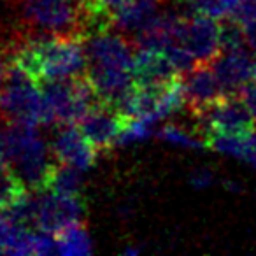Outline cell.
Masks as SVG:
<instances>
[{
  "label": "cell",
  "mask_w": 256,
  "mask_h": 256,
  "mask_svg": "<svg viewBox=\"0 0 256 256\" xmlns=\"http://www.w3.org/2000/svg\"><path fill=\"white\" fill-rule=\"evenodd\" d=\"M12 64L39 84L86 74V39L79 36L12 34Z\"/></svg>",
  "instance_id": "cell-1"
},
{
  "label": "cell",
  "mask_w": 256,
  "mask_h": 256,
  "mask_svg": "<svg viewBox=\"0 0 256 256\" xmlns=\"http://www.w3.org/2000/svg\"><path fill=\"white\" fill-rule=\"evenodd\" d=\"M86 78L90 79L100 102L118 107L136 82L134 40L118 30L114 32V28L102 30L86 39Z\"/></svg>",
  "instance_id": "cell-2"
},
{
  "label": "cell",
  "mask_w": 256,
  "mask_h": 256,
  "mask_svg": "<svg viewBox=\"0 0 256 256\" xmlns=\"http://www.w3.org/2000/svg\"><path fill=\"white\" fill-rule=\"evenodd\" d=\"M0 154L25 181L30 192L36 195L46 192L56 162H53L54 156L51 146H48L37 126L2 121Z\"/></svg>",
  "instance_id": "cell-3"
},
{
  "label": "cell",
  "mask_w": 256,
  "mask_h": 256,
  "mask_svg": "<svg viewBox=\"0 0 256 256\" xmlns=\"http://www.w3.org/2000/svg\"><path fill=\"white\" fill-rule=\"evenodd\" d=\"M18 11L20 32L82 36L81 0H9Z\"/></svg>",
  "instance_id": "cell-4"
},
{
  "label": "cell",
  "mask_w": 256,
  "mask_h": 256,
  "mask_svg": "<svg viewBox=\"0 0 256 256\" xmlns=\"http://www.w3.org/2000/svg\"><path fill=\"white\" fill-rule=\"evenodd\" d=\"M0 120L25 124H51L42 86L12 64L0 93Z\"/></svg>",
  "instance_id": "cell-5"
},
{
  "label": "cell",
  "mask_w": 256,
  "mask_h": 256,
  "mask_svg": "<svg viewBox=\"0 0 256 256\" xmlns=\"http://www.w3.org/2000/svg\"><path fill=\"white\" fill-rule=\"evenodd\" d=\"M202 136H246L256 130V118L238 93H224L198 116Z\"/></svg>",
  "instance_id": "cell-6"
},
{
  "label": "cell",
  "mask_w": 256,
  "mask_h": 256,
  "mask_svg": "<svg viewBox=\"0 0 256 256\" xmlns=\"http://www.w3.org/2000/svg\"><path fill=\"white\" fill-rule=\"evenodd\" d=\"M84 214L86 206L81 195H65L54 192L37 193V230L54 235L70 224L82 223Z\"/></svg>",
  "instance_id": "cell-7"
},
{
  "label": "cell",
  "mask_w": 256,
  "mask_h": 256,
  "mask_svg": "<svg viewBox=\"0 0 256 256\" xmlns=\"http://www.w3.org/2000/svg\"><path fill=\"white\" fill-rule=\"evenodd\" d=\"M130 118L132 116L124 114L116 106L98 102L82 116L78 126L98 153H106L112 148H118V139L123 134Z\"/></svg>",
  "instance_id": "cell-8"
},
{
  "label": "cell",
  "mask_w": 256,
  "mask_h": 256,
  "mask_svg": "<svg viewBox=\"0 0 256 256\" xmlns=\"http://www.w3.org/2000/svg\"><path fill=\"white\" fill-rule=\"evenodd\" d=\"M179 44H182L198 64H210L221 53L220 20L204 14H184L179 30Z\"/></svg>",
  "instance_id": "cell-9"
},
{
  "label": "cell",
  "mask_w": 256,
  "mask_h": 256,
  "mask_svg": "<svg viewBox=\"0 0 256 256\" xmlns=\"http://www.w3.org/2000/svg\"><path fill=\"white\" fill-rule=\"evenodd\" d=\"M50 146L54 160L82 172L90 170L100 154L78 124H60Z\"/></svg>",
  "instance_id": "cell-10"
},
{
  "label": "cell",
  "mask_w": 256,
  "mask_h": 256,
  "mask_svg": "<svg viewBox=\"0 0 256 256\" xmlns=\"http://www.w3.org/2000/svg\"><path fill=\"white\" fill-rule=\"evenodd\" d=\"M210 64L224 93H240L244 86L256 79V53L246 48L221 51Z\"/></svg>",
  "instance_id": "cell-11"
},
{
  "label": "cell",
  "mask_w": 256,
  "mask_h": 256,
  "mask_svg": "<svg viewBox=\"0 0 256 256\" xmlns=\"http://www.w3.org/2000/svg\"><path fill=\"white\" fill-rule=\"evenodd\" d=\"M224 95V90L218 79L212 64H198L193 70L186 74L184 96L186 109L190 114L198 118L207 107Z\"/></svg>",
  "instance_id": "cell-12"
},
{
  "label": "cell",
  "mask_w": 256,
  "mask_h": 256,
  "mask_svg": "<svg viewBox=\"0 0 256 256\" xmlns=\"http://www.w3.org/2000/svg\"><path fill=\"white\" fill-rule=\"evenodd\" d=\"M167 53L156 48H136L134 78L140 84H164L179 78Z\"/></svg>",
  "instance_id": "cell-13"
},
{
  "label": "cell",
  "mask_w": 256,
  "mask_h": 256,
  "mask_svg": "<svg viewBox=\"0 0 256 256\" xmlns=\"http://www.w3.org/2000/svg\"><path fill=\"white\" fill-rule=\"evenodd\" d=\"M165 0H134L114 18V30L132 39L162 16Z\"/></svg>",
  "instance_id": "cell-14"
},
{
  "label": "cell",
  "mask_w": 256,
  "mask_h": 256,
  "mask_svg": "<svg viewBox=\"0 0 256 256\" xmlns=\"http://www.w3.org/2000/svg\"><path fill=\"white\" fill-rule=\"evenodd\" d=\"M134 0H81L82 14V36H90L114 26V18L121 9Z\"/></svg>",
  "instance_id": "cell-15"
},
{
  "label": "cell",
  "mask_w": 256,
  "mask_h": 256,
  "mask_svg": "<svg viewBox=\"0 0 256 256\" xmlns=\"http://www.w3.org/2000/svg\"><path fill=\"white\" fill-rule=\"evenodd\" d=\"M56 238V252L64 256L72 254H88L93 251L92 238H90L82 223H76L54 234Z\"/></svg>",
  "instance_id": "cell-16"
},
{
  "label": "cell",
  "mask_w": 256,
  "mask_h": 256,
  "mask_svg": "<svg viewBox=\"0 0 256 256\" xmlns=\"http://www.w3.org/2000/svg\"><path fill=\"white\" fill-rule=\"evenodd\" d=\"M46 192L65 193V195H81L82 192V170L67 164L56 162L51 172Z\"/></svg>",
  "instance_id": "cell-17"
},
{
  "label": "cell",
  "mask_w": 256,
  "mask_h": 256,
  "mask_svg": "<svg viewBox=\"0 0 256 256\" xmlns=\"http://www.w3.org/2000/svg\"><path fill=\"white\" fill-rule=\"evenodd\" d=\"M184 14H204L214 20H226L234 16L237 0H176Z\"/></svg>",
  "instance_id": "cell-18"
},
{
  "label": "cell",
  "mask_w": 256,
  "mask_h": 256,
  "mask_svg": "<svg viewBox=\"0 0 256 256\" xmlns=\"http://www.w3.org/2000/svg\"><path fill=\"white\" fill-rule=\"evenodd\" d=\"M158 137L165 142L176 144V146H182V148H207L206 140L204 139H196L195 136H192L190 132H186L184 128L179 126V124L168 123L165 126L160 128Z\"/></svg>",
  "instance_id": "cell-19"
},
{
  "label": "cell",
  "mask_w": 256,
  "mask_h": 256,
  "mask_svg": "<svg viewBox=\"0 0 256 256\" xmlns=\"http://www.w3.org/2000/svg\"><path fill=\"white\" fill-rule=\"evenodd\" d=\"M244 28L234 18H226L221 23V51H234L246 48Z\"/></svg>",
  "instance_id": "cell-20"
},
{
  "label": "cell",
  "mask_w": 256,
  "mask_h": 256,
  "mask_svg": "<svg viewBox=\"0 0 256 256\" xmlns=\"http://www.w3.org/2000/svg\"><path fill=\"white\" fill-rule=\"evenodd\" d=\"M11 50H12V37H0V93L4 90L9 70H11V65H12Z\"/></svg>",
  "instance_id": "cell-21"
},
{
  "label": "cell",
  "mask_w": 256,
  "mask_h": 256,
  "mask_svg": "<svg viewBox=\"0 0 256 256\" xmlns=\"http://www.w3.org/2000/svg\"><path fill=\"white\" fill-rule=\"evenodd\" d=\"M232 18L240 25L256 22V0H237Z\"/></svg>",
  "instance_id": "cell-22"
},
{
  "label": "cell",
  "mask_w": 256,
  "mask_h": 256,
  "mask_svg": "<svg viewBox=\"0 0 256 256\" xmlns=\"http://www.w3.org/2000/svg\"><path fill=\"white\" fill-rule=\"evenodd\" d=\"M238 158L256 167V130H252V132L246 134L242 137V148Z\"/></svg>",
  "instance_id": "cell-23"
},
{
  "label": "cell",
  "mask_w": 256,
  "mask_h": 256,
  "mask_svg": "<svg viewBox=\"0 0 256 256\" xmlns=\"http://www.w3.org/2000/svg\"><path fill=\"white\" fill-rule=\"evenodd\" d=\"M190 181H192V184L195 188H207L212 182V172L209 168H198V170H195L192 174Z\"/></svg>",
  "instance_id": "cell-24"
},
{
  "label": "cell",
  "mask_w": 256,
  "mask_h": 256,
  "mask_svg": "<svg viewBox=\"0 0 256 256\" xmlns=\"http://www.w3.org/2000/svg\"><path fill=\"white\" fill-rule=\"evenodd\" d=\"M238 95L244 98V102L248 104V107L251 109V112L254 114V118H256V79L249 82L248 86H244V90H242Z\"/></svg>",
  "instance_id": "cell-25"
},
{
  "label": "cell",
  "mask_w": 256,
  "mask_h": 256,
  "mask_svg": "<svg viewBox=\"0 0 256 256\" xmlns=\"http://www.w3.org/2000/svg\"><path fill=\"white\" fill-rule=\"evenodd\" d=\"M242 28H244L246 44H248L249 50L256 53V22L246 23V25H242Z\"/></svg>",
  "instance_id": "cell-26"
},
{
  "label": "cell",
  "mask_w": 256,
  "mask_h": 256,
  "mask_svg": "<svg viewBox=\"0 0 256 256\" xmlns=\"http://www.w3.org/2000/svg\"><path fill=\"white\" fill-rule=\"evenodd\" d=\"M165 2H168V0H165Z\"/></svg>",
  "instance_id": "cell-27"
}]
</instances>
